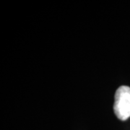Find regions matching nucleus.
<instances>
[{
	"label": "nucleus",
	"mask_w": 130,
	"mask_h": 130,
	"mask_svg": "<svg viewBox=\"0 0 130 130\" xmlns=\"http://www.w3.org/2000/svg\"><path fill=\"white\" fill-rule=\"evenodd\" d=\"M113 110L117 118L125 121L130 117V88L121 86L116 90Z\"/></svg>",
	"instance_id": "nucleus-1"
}]
</instances>
